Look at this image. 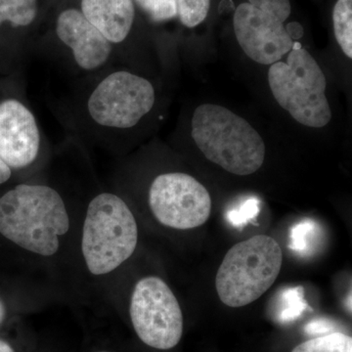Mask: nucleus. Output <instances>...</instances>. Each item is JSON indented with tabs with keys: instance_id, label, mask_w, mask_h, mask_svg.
I'll return each instance as SVG.
<instances>
[{
	"instance_id": "obj_1",
	"label": "nucleus",
	"mask_w": 352,
	"mask_h": 352,
	"mask_svg": "<svg viewBox=\"0 0 352 352\" xmlns=\"http://www.w3.org/2000/svg\"><path fill=\"white\" fill-rule=\"evenodd\" d=\"M69 227L65 201L51 187L20 184L0 198V234L32 254L54 256Z\"/></svg>"
},
{
	"instance_id": "obj_2",
	"label": "nucleus",
	"mask_w": 352,
	"mask_h": 352,
	"mask_svg": "<svg viewBox=\"0 0 352 352\" xmlns=\"http://www.w3.org/2000/svg\"><path fill=\"white\" fill-rule=\"evenodd\" d=\"M191 134L206 157L228 173L250 175L263 166V138L247 120L227 108L199 106L192 118Z\"/></svg>"
},
{
	"instance_id": "obj_3",
	"label": "nucleus",
	"mask_w": 352,
	"mask_h": 352,
	"mask_svg": "<svg viewBox=\"0 0 352 352\" xmlns=\"http://www.w3.org/2000/svg\"><path fill=\"white\" fill-rule=\"evenodd\" d=\"M138 227L126 201L102 193L90 201L83 222L82 252L87 270L95 276L109 274L135 252Z\"/></svg>"
},
{
	"instance_id": "obj_4",
	"label": "nucleus",
	"mask_w": 352,
	"mask_h": 352,
	"mask_svg": "<svg viewBox=\"0 0 352 352\" xmlns=\"http://www.w3.org/2000/svg\"><path fill=\"white\" fill-rule=\"evenodd\" d=\"M282 263L281 247L270 236L256 235L234 245L215 278L220 300L230 307L251 305L276 281Z\"/></svg>"
},
{
	"instance_id": "obj_5",
	"label": "nucleus",
	"mask_w": 352,
	"mask_h": 352,
	"mask_svg": "<svg viewBox=\"0 0 352 352\" xmlns=\"http://www.w3.org/2000/svg\"><path fill=\"white\" fill-rule=\"evenodd\" d=\"M268 82L278 104L296 122L316 129L329 124L332 111L325 94V75L302 44L294 41L287 63L271 65Z\"/></svg>"
},
{
	"instance_id": "obj_6",
	"label": "nucleus",
	"mask_w": 352,
	"mask_h": 352,
	"mask_svg": "<svg viewBox=\"0 0 352 352\" xmlns=\"http://www.w3.org/2000/svg\"><path fill=\"white\" fill-rule=\"evenodd\" d=\"M129 314L134 331L147 346L168 351L179 344L183 335L182 307L161 278L139 280L132 292Z\"/></svg>"
},
{
	"instance_id": "obj_7",
	"label": "nucleus",
	"mask_w": 352,
	"mask_h": 352,
	"mask_svg": "<svg viewBox=\"0 0 352 352\" xmlns=\"http://www.w3.org/2000/svg\"><path fill=\"white\" fill-rule=\"evenodd\" d=\"M149 206L160 223L188 230L205 224L212 210V199L204 185L182 173H164L155 178Z\"/></svg>"
},
{
	"instance_id": "obj_8",
	"label": "nucleus",
	"mask_w": 352,
	"mask_h": 352,
	"mask_svg": "<svg viewBox=\"0 0 352 352\" xmlns=\"http://www.w3.org/2000/svg\"><path fill=\"white\" fill-rule=\"evenodd\" d=\"M155 90L151 83L129 72L113 73L102 80L88 100L92 119L116 129H129L152 110Z\"/></svg>"
},
{
	"instance_id": "obj_9",
	"label": "nucleus",
	"mask_w": 352,
	"mask_h": 352,
	"mask_svg": "<svg viewBox=\"0 0 352 352\" xmlns=\"http://www.w3.org/2000/svg\"><path fill=\"white\" fill-rule=\"evenodd\" d=\"M289 14L242 3L234 14V31L241 47L256 63L272 65L294 45L284 22Z\"/></svg>"
},
{
	"instance_id": "obj_10",
	"label": "nucleus",
	"mask_w": 352,
	"mask_h": 352,
	"mask_svg": "<svg viewBox=\"0 0 352 352\" xmlns=\"http://www.w3.org/2000/svg\"><path fill=\"white\" fill-rule=\"evenodd\" d=\"M41 136L36 119L19 101L0 103V157L10 168H23L36 161Z\"/></svg>"
},
{
	"instance_id": "obj_11",
	"label": "nucleus",
	"mask_w": 352,
	"mask_h": 352,
	"mask_svg": "<svg viewBox=\"0 0 352 352\" xmlns=\"http://www.w3.org/2000/svg\"><path fill=\"white\" fill-rule=\"evenodd\" d=\"M56 32L59 38L73 50L76 63L82 69L98 68L110 56V41L76 9L60 14Z\"/></svg>"
},
{
	"instance_id": "obj_12",
	"label": "nucleus",
	"mask_w": 352,
	"mask_h": 352,
	"mask_svg": "<svg viewBox=\"0 0 352 352\" xmlns=\"http://www.w3.org/2000/svg\"><path fill=\"white\" fill-rule=\"evenodd\" d=\"M82 12L113 43H122L129 36L135 14L132 0H82Z\"/></svg>"
},
{
	"instance_id": "obj_13",
	"label": "nucleus",
	"mask_w": 352,
	"mask_h": 352,
	"mask_svg": "<svg viewBox=\"0 0 352 352\" xmlns=\"http://www.w3.org/2000/svg\"><path fill=\"white\" fill-rule=\"evenodd\" d=\"M333 32L342 52L352 58V0H338L333 11Z\"/></svg>"
},
{
	"instance_id": "obj_14",
	"label": "nucleus",
	"mask_w": 352,
	"mask_h": 352,
	"mask_svg": "<svg viewBox=\"0 0 352 352\" xmlns=\"http://www.w3.org/2000/svg\"><path fill=\"white\" fill-rule=\"evenodd\" d=\"M38 13L36 0H0V25L8 21L14 27H25Z\"/></svg>"
},
{
	"instance_id": "obj_15",
	"label": "nucleus",
	"mask_w": 352,
	"mask_h": 352,
	"mask_svg": "<svg viewBox=\"0 0 352 352\" xmlns=\"http://www.w3.org/2000/svg\"><path fill=\"white\" fill-rule=\"evenodd\" d=\"M292 352H352V339L346 333L333 332L308 340Z\"/></svg>"
},
{
	"instance_id": "obj_16",
	"label": "nucleus",
	"mask_w": 352,
	"mask_h": 352,
	"mask_svg": "<svg viewBox=\"0 0 352 352\" xmlns=\"http://www.w3.org/2000/svg\"><path fill=\"white\" fill-rule=\"evenodd\" d=\"M302 287L285 289L278 298L277 318L281 323H289L302 316L308 307Z\"/></svg>"
},
{
	"instance_id": "obj_17",
	"label": "nucleus",
	"mask_w": 352,
	"mask_h": 352,
	"mask_svg": "<svg viewBox=\"0 0 352 352\" xmlns=\"http://www.w3.org/2000/svg\"><path fill=\"white\" fill-rule=\"evenodd\" d=\"M318 235V226L311 219H303L293 226L289 248L300 254H308Z\"/></svg>"
},
{
	"instance_id": "obj_18",
	"label": "nucleus",
	"mask_w": 352,
	"mask_h": 352,
	"mask_svg": "<svg viewBox=\"0 0 352 352\" xmlns=\"http://www.w3.org/2000/svg\"><path fill=\"white\" fill-rule=\"evenodd\" d=\"M177 17L185 27L195 28L208 17L210 0H175Z\"/></svg>"
},
{
	"instance_id": "obj_19",
	"label": "nucleus",
	"mask_w": 352,
	"mask_h": 352,
	"mask_svg": "<svg viewBox=\"0 0 352 352\" xmlns=\"http://www.w3.org/2000/svg\"><path fill=\"white\" fill-rule=\"evenodd\" d=\"M139 8L154 22H164L177 16L175 0H134Z\"/></svg>"
},
{
	"instance_id": "obj_20",
	"label": "nucleus",
	"mask_w": 352,
	"mask_h": 352,
	"mask_svg": "<svg viewBox=\"0 0 352 352\" xmlns=\"http://www.w3.org/2000/svg\"><path fill=\"white\" fill-rule=\"evenodd\" d=\"M259 201L256 199H249L239 207L234 208L227 214V220L235 228H243L245 224L252 221L258 214Z\"/></svg>"
},
{
	"instance_id": "obj_21",
	"label": "nucleus",
	"mask_w": 352,
	"mask_h": 352,
	"mask_svg": "<svg viewBox=\"0 0 352 352\" xmlns=\"http://www.w3.org/2000/svg\"><path fill=\"white\" fill-rule=\"evenodd\" d=\"M333 328L335 326L331 321L326 320V319H315L305 326V331L308 335H325V333L328 335L332 332Z\"/></svg>"
},
{
	"instance_id": "obj_22",
	"label": "nucleus",
	"mask_w": 352,
	"mask_h": 352,
	"mask_svg": "<svg viewBox=\"0 0 352 352\" xmlns=\"http://www.w3.org/2000/svg\"><path fill=\"white\" fill-rule=\"evenodd\" d=\"M286 31L288 32L289 38L292 39H298L303 36V29L302 25L298 24V22L289 23L287 25Z\"/></svg>"
},
{
	"instance_id": "obj_23",
	"label": "nucleus",
	"mask_w": 352,
	"mask_h": 352,
	"mask_svg": "<svg viewBox=\"0 0 352 352\" xmlns=\"http://www.w3.org/2000/svg\"><path fill=\"white\" fill-rule=\"evenodd\" d=\"M11 168L0 157V184L6 182L10 178Z\"/></svg>"
},
{
	"instance_id": "obj_24",
	"label": "nucleus",
	"mask_w": 352,
	"mask_h": 352,
	"mask_svg": "<svg viewBox=\"0 0 352 352\" xmlns=\"http://www.w3.org/2000/svg\"><path fill=\"white\" fill-rule=\"evenodd\" d=\"M0 352H15V351L6 340L0 339Z\"/></svg>"
},
{
	"instance_id": "obj_25",
	"label": "nucleus",
	"mask_w": 352,
	"mask_h": 352,
	"mask_svg": "<svg viewBox=\"0 0 352 352\" xmlns=\"http://www.w3.org/2000/svg\"><path fill=\"white\" fill-rule=\"evenodd\" d=\"M6 307L4 305L3 300L0 298V325L3 323V321L6 320Z\"/></svg>"
},
{
	"instance_id": "obj_26",
	"label": "nucleus",
	"mask_w": 352,
	"mask_h": 352,
	"mask_svg": "<svg viewBox=\"0 0 352 352\" xmlns=\"http://www.w3.org/2000/svg\"><path fill=\"white\" fill-rule=\"evenodd\" d=\"M100 352H108V351H100Z\"/></svg>"
}]
</instances>
